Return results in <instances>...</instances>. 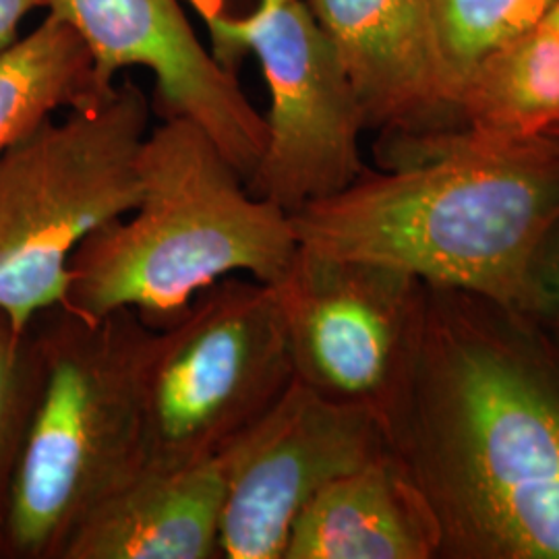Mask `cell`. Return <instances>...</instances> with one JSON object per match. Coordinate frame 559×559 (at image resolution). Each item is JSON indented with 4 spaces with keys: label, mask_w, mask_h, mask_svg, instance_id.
<instances>
[{
    "label": "cell",
    "mask_w": 559,
    "mask_h": 559,
    "mask_svg": "<svg viewBox=\"0 0 559 559\" xmlns=\"http://www.w3.org/2000/svg\"><path fill=\"white\" fill-rule=\"evenodd\" d=\"M385 433L440 526V558L559 559L554 325L423 284Z\"/></svg>",
    "instance_id": "cell-1"
},
{
    "label": "cell",
    "mask_w": 559,
    "mask_h": 559,
    "mask_svg": "<svg viewBox=\"0 0 559 559\" xmlns=\"http://www.w3.org/2000/svg\"><path fill=\"white\" fill-rule=\"evenodd\" d=\"M388 170L290 214L300 247L406 272L533 313L535 270L559 228V138L383 140Z\"/></svg>",
    "instance_id": "cell-2"
},
{
    "label": "cell",
    "mask_w": 559,
    "mask_h": 559,
    "mask_svg": "<svg viewBox=\"0 0 559 559\" xmlns=\"http://www.w3.org/2000/svg\"><path fill=\"white\" fill-rule=\"evenodd\" d=\"M138 205L85 240L69 265L64 305L87 318L131 309L150 328L179 320L228 276L278 282L299 251L290 214L249 191L200 127L150 129Z\"/></svg>",
    "instance_id": "cell-3"
},
{
    "label": "cell",
    "mask_w": 559,
    "mask_h": 559,
    "mask_svg": "<svg viewBox=\"0 0 559 559\" xmlns=\"http://www.w3.org/2000/svg\"><path fill=\"white\" fill-rule=\"evenodd\" d=\"M41 388L11 489L4 559H62L83 519L145 466L143 369L154 328L131 309L32 320Z\"/></svg>",
    "instance_id": "cell-4"
},
{
    "label": "cell",
    "mask_w": 559,
    "mask_h": 559,
    "mask_svg": "<svg viewBox=\"0 0 559 559\" xmlns=\"http://www.w3.org/2000/svg\"><path fill=\"white\" fill-rule=\"evenodd\" d=\"M150 117L140 85L117 81L0 160V309L20 330L64 302L81 245L138 205Z\"/></svg>",
    "instance_id": "cell-5"
},
{
    "label": "cell",
    "mask_w": 559,
    "mask_h": 559,
    "mask_svg": "<svg viewBox=\"0 0 559 559\" xmlns=\"http://www.w3.org/2000/svg\"><path fill=\"white\" fill-rule=\"evenodd\" d=\"M295 380L272 284L218 280L154 330L143 369L145 466L216 459Z\"/></svg>",
    "instance_id": "cell-6"
},
{
    "label": "cell",
    "mask_w": 559,
    "mask_h": 559,
    "mask_svg": "<svg viewBox=\"0 0 559 559\" xmlns=\"http://www.w3.org/2000/svg\"><path fill=\"white\" fill-rule=\"evenodd\" d=\"M214 55L237 71L251 52L261 67L270 108L265 147L247 179L253 195L288 214L346 189L367 170V129L353 85L307 0L260 2L245 20L207 11Z\"/></svg>",
    "instance_id": "cell-7"
},
{
    "label": "cell",
    "mask_w": 559,
    "mask_h": 559,
    "mask_svg": "<svg viewBox=\"0 0 559 559\" xmlns=\"http://www.w3.org/2000/svg\"><path fill=\"white\" fill-rule=\"evenodd\" d=\"M272 288L295 380L325 399L373 411L385 429L413 353L423 282L299 245Z\"/></svg>",
    "instance_id": "cell-8"
},
{
    "label": "cell",
    "mask_w": 559,
    "mask_h": 559,
    "mask_svg": "<svg viewBox=\"0 0 559 559\" xmlns=\"http://www.w3.org/2000/svg\"><path fill=\"white\" fill-rule=\"evenodd\" d=\"M390 450L380 417L299 380L221 454L226 559H282L290 528L323 485Z\"/></svg>",
    "instance_id": "cell-9"
},
{
    "label": "cell",
    "mask_w": 559,
    "mask_h": 559,
    "mask_svg": "<svg viewBox=\"0 0 559 559\" xmlns=\"http://www.w3.org/2000/svg\"><path fill=\"white\" fill-rule=\"evenodd\" d=\"M46 13L78 32L104 90L122 71H147L160 120L193 122L249 179L265 147V119L237 71L200 40L179 0H48Z\"/></svg>",
    "instance_id": "cell-10"
},
{
    "label": "cell",
    "mask_w": 559,
    "mask_h": 559,
    "mask_svg": "<svg viewBox=\"0 0 559 559\" xmlns=\"http://www.w3.org/2000/svg\"><path fill=\"white\" fill-rule=\"evenodd\" d=\"M367 129L383 140L433 133L452 117L431 0H307Z\"/></svg>",
    "instance_id": "cell-11"
},
{
    "label": "cell",
    "mask_w": 559,
    "mask_h": 559,
    "mask_svg": "<svg viewBox=\"0 0 559 559\" xmlns=\"http://www.w3.org/2000/svg\"><path fill=\"white\" fill-rule=\"evenodd\" d=\"M224 477L218 456L143 466L83 519L62 559H218Z\"/></svg>",
    "instance_id": "cell-12"
},
{
    "label": "cell",
    "mask_w": 559,
    "mask_h": 559,
    "mask_svg": "<svg viewBox=\"0 0 559 559\" xmlns=\"http://www.w3.org/2000/svg\"><path fill=\"white\" fill-rule=\"evenodd\" d=\"M433 558H440V526L390 448L307 501L282 559Z\"/></svg>",
    "instance_id": "cell-13"
},
{
    "label": "cell",
    "mask_w": 559,
    "mask_h": 559,
    "mask_svg": "<svg viewBox=\"0 0 559 559\" xmlns=\"http://www.w3.org/2000/svg\"><path fill=\"white\" fill-rule=\"evenodd\" d=\"M454 117L471 140L559 138V0L471 78Z\"/></svg>",
    "instance_id": "cell-14"
},
{
    "label": "cell",
    "mask_w": 559,
    "mask_h": 559,
    "mask_svg": "<svg viewBox=\"0 0 559 559\" xmlns=\"http://www.w3.org/2000/svg\"><path fill=\"white\" fill-rule=\"evenodd\" d=\"M110 90L98 83L78 32L46 13L40 25L0 50V160L59 110L98 100Z\"/></svg>",
    "instance_id": "cell-15"
},
{
    "label": "cell",
    "mask_w": 559,
    "mask_h": 559,
    "mask_svg": "<svg viewBox=\"0 0 559 559\" xmlns=\"http://www.w3.org/2000/svg\"><path fill=\"white\" fill-rule=\"evenodd\" d=\"M452 117L480 67L519 40L556 0H431Z\"/></svg>",
    "instance_id": "cell-16"
},
{
    "label": "cell",
    "mask_w": 559,
    "mask_h": 559,
    "mask_svg": "<svg viewBox=\"0 0 559 559\" xmlns=\"http://www.w3.org/2000/svg\"><path fill=\"white\" fill-rule=\"evenodd\" d=\"M41 388L40 344L0 309V559L21 448Z\"/></svg>",
    "instance_id": "cell-17"
},
{
    "label": "cell",
    "mask_w": 559,
    "mask_h": 559,
    "mask_svg": "<svg viewBox=\"0 0 559 559\" xmlns=\"http://www.w3.org/2000/svg\"><path fill=\"white\" fill-rule=\"evenodd\" d=\"M533 313L559 332V240L545 245L535 270Z\"/></svg>",
    "instance_id": "cell-18"
},
{
    "label": "cell",
    "mask_w": 559,
    "mask_h": 559,
    "mask_svg": "<svg viewBox=\"0 0 559 559\" xmlns=\"http://www.w3.org/2000/svg\"><path fill=\"white\" fill-rule=\"evenodd\" d=\"M46 9L48 0H0V50L20 38L23 21Z\"/></svg>",
    "instance_id": "cell-19"
},
{
    "label": "cell",
    "mask_w": 559,
    "mask_h": 559,
    "mask_svg": "<svg viewBox=\"0 0 559 559\" xmlns=\"http://www.w3.org/2000/svg\"><path fill=\"white\" fill-rule=\"evenodd\" d=\"M261 2H278V0H261Z\"/></svg>",
    "instance_id": "cell-20"
}]
</instances>
